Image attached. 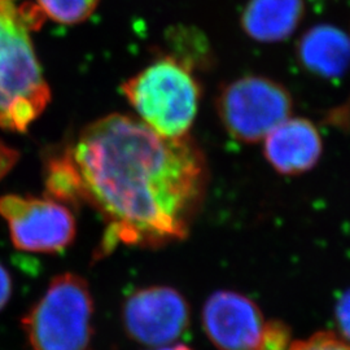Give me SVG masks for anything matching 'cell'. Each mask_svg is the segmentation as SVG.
Wrapping results in <instances>:
<instances>
[{
	"mask_svg": "<svg viewBox=\"0 0 350 350\" xmlns=\"http://www.w3.org/2000/svg\"><path fill=\"white\" fill-rule=\"evenodd\" d=\"M62 153L78 206H92L105 222L94 261L121 244L157 250L187 238L209 182L205 154L189 135L163 138L135 116L112 113Z\"/></svg>",
	"mask_w": 350,
	"mask_h": 350,
	"instance_id": "cell-1",
	"label": "cell"
},
{
	"mask_svg": "<svg viewBox=\"0 0 350 350\" xmlns=\"http://www.w3.org/2000/svg\"><path fill=\"white\" fill-rule=\"evenodd\" d=\"M44 21L30 0H0V127L25 133L50 104L31 33Z\"/></svg>",
	"mask_w": 350,
	"mask_h": 350,
	"instance_id": "cell-2",
	"label": "cell"
},
{
	"mask_svg": "<svg viewBox=\"0 0 350 350\" xmlns=\"http://www.w3.org/2000/svg\"><path fill=\"white\" fill-rule=\"evenodd\" d=\"M121 91L135 117L163 138L189 135L200 104L193 68L173 55L156 59L126 79Z\"/></svg>",
	"mask_w": 350,
	"mask_h": 350,
	"instance_id": "cell-3",
	"label": "cell"
},
{
	"mask_svg": "<svg viewBox=\"0 0 350 350\" xmlns=\"http://www.w3.org/2000/svg\"><path fill=\"white\" fill-rule=\"evenodd\" d=\"M95 302L88 280L56 275L21 318L29 350H92Z\"/></svg>",
	"mask_w": 350,
	"mask_h": 350,
	"instance_id": "cell-4",
	"label": "cell"
},
{
	"mask_svg": "<svg viewBox=\"0 0 350 350\" xmlns=\"http://www.w3.org/2000/svg\"><path fill=\"white\" fill-rule=\"evenodd\" d=\"M218 117L227 134L243 143H260L292 116L287 88L269 77L244 75L219 90Z\"/></svg>",
	"mask_w": 350,
	"mask_h": 350,
	"instance_id": "cell-5",
	"label": "cell"
},
{
	"mask_svg": "<svg viewBox=\"0 0 350 350\" xmlns=\"http://www.w3.org/2000/svg\"><path fill=\"white\" fill-rule=\"evenodd\" d=\"M0 215L8 224L16 250L51 254L75 241L77 225L70 208L47 196H1Z\"/></svg>",
	"mask_w": 350,
	"mask_h": 350,
	"instance_id": "cell-6",
	"label": "cell"
},
{
	"mask_svg": "<svg viewBox=\"0 0 350 350\" xmlns=\"http://www.w3.org/2000/svg\"><path fill=\"white\" fill-rule=\"evenodd\" d=\"M189 322L188 301L169 286L139 288L122 306L126 334L147 347L172 345L187 331Z\"/></svg>",
	"mask_w": 350,
	"mask_h": 350,
	"instance_id": "cell-7",
	"label": "cell"
},
{
	"mask_svg": "<svg viewBox=\"0 0 350 350\" xmlns=\"http://www.w3.org/2000/svg\"><path fill=\"white\" fill-rule=\"evenodd\" d=\"M202 328L219 350H254L265 319L260 306L235 291H217L204 304Z\"/></svg>",
	"mask_w": 350,
	"mask_h": 350,
	"instance_id": "cell-8",
	"label": "cell"
},
{
	"mask_svg": "<svg viewBox=\"0 0 350 350\" xmlns=\"http://www.w3.org/2000/svg\"><path fill=\"white\" fill-rule=\"evenodd\" d=\"M269 165L283 175L310 172L323 153V140L317 126L304 117H289L263 139Z\"/></svg>",
	"mask_w": 350,
	"mask_h": 350,
	"instance_id": "cell-9",
	"label": "cell"
},
{
	"mask_svg": "<svg viewBox=\"0 0 350 350\" xmlns=\"http://www.w3.org/2000/svg\"><path fill=\"white\" fill-rule=\"evenodd\" d=\"M297 60L309 73L325 79H338L349 64L348 36L328 24L313 26L299 40Z\"/></svg>",
	"mask_w": 350,
	"mask_h": 350,
	"instance_id": "cell-10",
	"label": "cell"
},
{
	"mask_svg": "<svg viewBox=\"0 0 350 350\" xmlns=\"http://www.w3.org/2000/svg\"><path fill=\"white\" fill-rule=\"evenodd\" d=\"M304 11V0H250L241 26L256 42L278 43L296 31Z\"/></svg>",
	"mask_w": 350,
	"mask_h": 350,
	"instance_id": "cell-11",
	"label": "cell"
},
{
	"mask_svg": "<svg viewBox=\"0 0 350 350\" xmlns=\"http://www.w3.org/2000/svg\"><path fill=\"white\" fill-rule=\"evenodd\" d=\"M100 0H36L44 17L63 25L85 23L96 11Z\"/></svg>",
	"mask_w": 350,
	"mask_h": 350,
	"instance_id": "cell-12",
	"label": "cell"
},
{
	"mask_svg": "<svg viewBox=\"0 0 350 350\" xmlns=\"http://www.w3.org/2000/svg\"><path fill=\"white\" fill-rule=\"evenodd\" d=\"M291 329L280 321L265 322L262 334L254 350H288L291 340Z\"/></svg>",
	"mask_w": 350,
	"mask_h": 350,
	"instance_id": "cell-13",
	"label": "cell"
},
{
	"mask_svg": "<svg viewBox=\"0 0 350 350\" xmlns=\"http://www.w3.org/2000/svg\"><path fill=\"white\" fill-rule=\"evenodd\" d=\"M288 350H349L348 341L335 332H317L313 336L292 341Z\"/></svg>",
	"mask_w": 350,
	"mask_h": 350,
	"instance_id": "cell-14",
	"label": "cell"
},
{
	"mask_svg": "<svg viewBox=\"0 0 350 350\" xmlns=\"http://www.w3.org/2000/svg\"><path fill=\"white\" fill-rule=\"evenodd\" d=\"M336 321L340 327V336L348 341L349 336V293L345 292L336 305Z\"/></svg>",
	"mask_w": 350,
	"mask_h": 350,
	"instance_id": "cell-15",
	"label": "cell"
},
{
	"mask_svg": "<svg viewBox=\"0 0 350 350\" xmlns=\"http://www.w3.org/2000/svg\"><path fill=\"white\" fill-rule=\"evenodd\" d=\"M18 161V152L0 140V180L8 174Z\"/></svg>",
	"mask_w": 350,
	"mask_h": 350,
	"instance_id": "cell-16",
	"label": "cell"
},
{
	"mask_svg": "<svg viewBox=\"0 0 350 350\" xmlns=\"http://www.w3.org/2000/svg\"><path fill=\"white\" fill-rule=\"evenodd\" d=\"M12 295V279L7 269L0 263V310L8 304Z\"/></svg>",
	"mask_w": 350,
	"mask_h": 350,
	"instance_id": "cell-17",
	"label": "cell"
},
{
	"mask_svg": "<svg viewBox=\"0 0 350 350\" xmlns=\"http://www.w3.org/2000/svg\"><path fill=\"white\" fill-rule=\"evenodd\" d=\"M154 350H191L187 345L183 344H176V345H165V347H159L154 348Z\"/></svg>",
	"mask_w": 350,
	"mask_h": 350,
	"instance_id": "cell-18",
	"label": "cell"
}]
</instances>
